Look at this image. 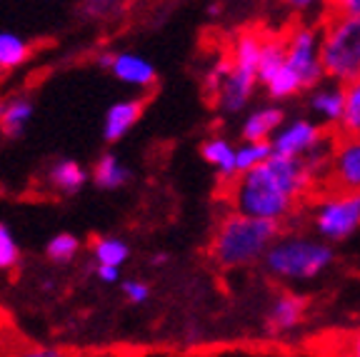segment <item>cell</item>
<instances>
[{
    "label": "cell",
    "instance_id": "cell-18",
    "mask_svg": "<svg viewBox=\"0 0 360 357\" xmlns=\"http://www.w3.org/2000/svg\"><path fill=\"white\" fill-rule=\"evenodd\" d=\"M90 173L75 160H58L53 162L48 180H51L53 190L63 193V195H75L78 190H83V185L88 183Z\"/></svg>",
    "mask_w": 360,
    "mask_h": 357
},
{
    "label": "cell",
    "instance_id": "cell-24",
    "mask_svg": "<svg viewBox=\"0 0 360 357\" xmlns=\"http://www.w3.org/2000/svg\"><path fill=\"white\" fill-rule=\"evenodd\" d=\"M340 130L345 135L360 138V80L345 85V112H343Z\"/></svg>",
    "mask_w": 360,
    "mask_h": 357
},
{
    "label": "cell",
    "instance_id": "cell-20",
    "mask_svg": "<svg viewBox=\"0 0 360 357\" xmlns=\"http://www.w3.org/2000/svg\"><path fill=\"white\" fill-rule=\"evenodd\" d=\"M93 257L96 265H108V268H123L130 260V245L123 238H112V235H103L93 242Z\"/></svg>",
    "mask_w": 360,
    "mask_h": 357
},
{
    "label": "cell",
    "instance_id": "cell-6",
    "mask_svg": "<svg viewBox=\"0 0 360 357\" xmlns=\"http://www.w3.org/2000/svg\"><path fill=\"white\" fill-rule=\"evenodd\" d=\"M285 53L288 67L298 75L305 90H313L326 80L321 60V28L310 22H298L292 25L285 35Z\"/></svg>",
    "mask_w": 360,
    "mask_h": 357
},
{
    "label": "cell",
    "instance_id": "cell-19",
    "mask_svg": "<svg viewBox=\"0 0 360 357\" xmlns=\"http://www.w3.org/2000/svg\"><path fill=\"white\" fill-rule=\"evenodd\" d=\"M90 178H93V183L103 190H118L130 180V170L118 155L105 152V155L98 157L96 168H93Z\"/></svg>",
    "mask_w": 360,
    "mask_h": 357
},
{
    "label": "cell",
    "instance_id": "cell-10",
    "mask_svg": "<svg viewBox=\"0 0 360 357\" xmlns=\"http://www.w3.org/2000/svg\"><path fill=\"white\" fill-rule=\"evenodd\" d=\"M308 108L310 115L315 117V123L321 128H330V125L343 123V112H345V85L338 83H321L318 88L310 90L308 95Z\"/></svg>",
    "mask_w": 360,
    "mask_h": 357
},
{
    "label": "cell",
    "instance_id": "cell-26",
    "mask_svg": "<svg viewBox=\"0 0 360 357\" xmlns=\"http://www.w3.org/2000/svg\"><path fill=\"white\" fill-rule=\"evenodd\" d=\"M20 263V245L6 223H0V270H15Z\"/></svg>",
    "mask_w": 360,
    "mask_h": 357
},
{
    "label": "cell",
    "instance_id": "cell-13",
    "mask_svg": "<svg viewBox=\"0 0 360 357\" xmlns=\"http://www.w3.org/2000/svg\"><path fill=\"white\" fill-rule=\"evenodd\" d=\"M283 125H285V112L281 105H260L243 117L240 138L243 143H270Z\"/></svg>",
    "mask_w": 360,
    "mask_h": 357
},
{
    "label": "cell",
    "instance_id": "cell-8",
    "mask_svg": "<svg viewBox=\"0 0 360 357\" xmlns=\"http://www.w3.org/2000/svg\"><path fill=\"white\" fill-rule=\"evenodd\" d=\"M328 175L338 190L360 193V138L343 135L338 143H333Z\"/></svg>",
    "mask_w": 360,
    "mask_h": 357
},
{
    "label": "cell",
    "instance_id": "cell-29",
    "mask_svg": "<svg viewBox=\"0 0 360 357\" xmlns=\"http://www.w3.org/2000/svg\"><path fill=\"white\" fill-rule=\"evenodd\" d=\"M96 275H98V280H101V283H105V285L123 283V280H120V268H108V265H98Z\"/></svg>",
    "mask_w": 360,
    "mask_h": 357
},
{
    "label": "cell",
    "instance_id": "cell-14",
    "mask_svg": "<svg viewBox=\"0 0 360 357\" xmlns=\"http://www.w3.org/2000/svg\"><path fill=\"white\" fill-rule=\"evenodd\" d=\"M141 112H143V103L135 100V98L112 103L105 110V117H103V140L105 143L123 140L135 128V123L141 120Z\"/></svg>",
    "mask_w": 360,
    "mask_h": 357
},
{
    "label": "cell",
    "instance_id": "cell-30",
    "mask_svg": "<svg viewBox=\"0 0 360 357\" xmlns=\"http://www.w3.org/2000/svg\"><path fill=\"white\" fill-rule=\"evenodd\" d=\"M333 8H335L338 15L360 18V0H340V3H335Z\"/></svg>",
    "mask_w": 360,
    "mask_h": 357
},
{
    "label": "cell",
    "instance_id": "cell-7",
    "mask_svg": "<svg viewBox=\"0 0 360 357\" xmlns=\"http://www.w3.org/2000/svg\"><path fill=\"white\" fill-rule=\"evenodd\" d=\"M273 145V155L281 157H295V160H308L318 150L330 145L326 130L321 125L310 120V117H292L285 120L281 130L270 140Z\"/></svg>",
    "mask_w": 360,
    "mask_h": 357
},
{
    "label": "cell",
    "instance_id": "cell-11",
    "mask_svg": "<svg viewBox=\"0 0 360 357\" xmlns=\"http://www.w3.org/2000/svg\"><path fill=\"white\" fill-rule=\"evenodd\" d=\"M110 75L118 80V83L128 85V88H138V90L153 88L158 80L155 65H153L148 58H143L141 53H130V51L115 53L112 65H110Z\"/></svg>",
    "mask_w": 360,
    "mask_h": 357
},
{
    "label": "cell",
    "instance_id": "cell-12",
    "mask_svg": "<svg viewBox=\"0 0 360 357\" xmlns=\"http://www.w3.org/2000/svg\"><path fill=\"white\" fill-rule=\"evenodd\" d=\"M258 75L248 73V70H240V67H233L231 78L225 80L223 90L218 93L215 103L218 108L225 112V115H236V112L245 110L248 103L253 100L255 88H258Z\"/></svg>",
    "mask_w": 360,
    "mask_h": 357
},
{
    "label": "cell",
    "instance_id": "cell-31",
    "mask_svg": "<svg viewBox=\"0 0 360 357\" xmlns=\"http://www.w3.org/2000/svg\"><path fill=\"white\" fill-rule=\"evenodd\" d=\"M343 357H360V327L348 337V342H345V350H343Z\"/></svg>",
    "mask_w": 360,
    "mask_h": 357
},
{
    "label": "cell",
    "instance_id": "cell-1",
    "mask_svg": "<svg viewBox=\"0 0 360 357\" xmlns=\"http://www.w3.org/2000/svg\"><path fill=\"white\" fill-rule=\"evenodd\" d=\"M315 180L318 173L305 160L273 155L258 170L238 175L228 188V200L233 212L281 225L300 197L308 195Z\"/></svg>",
    "mask_w": 360,
    "mask_h": 357
},
{
    "label": "cell",
    "instance_id": "cell-27",
    "mask_svg": "<svg viewBox=\"0 0 360 357\" xmlns=\"http://www.w3.org/2000/svg\"><path fill=\"white\" fill-rule=\"evenodd\" d=\"M120 292H123V297L128 302H133V305H143V302L150 300V285L146 283V280H123L120 283Z\"/></svg>",
    "mask_w": 360,
    "mask_h": 357
},
{
    "label": "cell",
    "instance_id": "cell-3",
    "mask_svg": "<svg viewBox=\"0 0 360 357\" xmlns=\"http://www.w3.org/2000/svg\"><path fill=\"white\" fill-rule=\"evenodd\" d=\"M335 260V252L321 238L305 233L281 235L268 255L263 257V268L270 278L281 283H308L321 278Z\"/></svg>",
    "mask_w": 360,
    "mask_h": 357
},
{
    "label": "cell",
    "instance_id": "cell-34",
    "mask_svg": "<svg viewBox=\"0 0 360 357\" xmlns=\"http://www.w3.org/2000/svg\"><path fill=\"white\" fill-rule=\"evenodd\" d=\"M3 108H6V103H0V115H3Z\"/></svg>",
    "mask_w": 360,
    "mask_h": 357
},
{
    "label": "cell",
    "instance_id": "cell-17",
    "mask_svg": "<svg viewBox=\"0 0 360 357\" xmlns=\"http://www.w3.org/2000/svg\"><path fill=\"white\" fill-rule=\"evenodd\" d=\"M35 105L30 98L25 95H15L6 103L3 108V115H0V133L6 138H20L28 128V123L33 120Z\"/></svg>",
    "mask_w": 360,
    "mask_h": 357
},
{
    "label": "cell",
    "instance_id": "cell-2",
    "mask_svg": "<svg viewBox=\"0 0 360 357\" xmlns=\"http://www.w3.org/2000/svg\"><path fill=\"white\" fill-rule=\"evenodd\" d=\"M281 238V225L265 223L240 215V212H228L218 223L210 242V255L225 270L250 268L255 263H263V257L273 247V242Z\"/></svg>",
    "mask_w": 360,
    "mask_h": 357
},
{
    "label": "cell",
    "instance_id": "cell-32",
    "mask_svg": "<svg viewBox=\"0 0 360 357\" xmlns=\"http://www.w3.org/2000/svg\"><path fill=\"white\" fill-rule=\"evenodd\" d=\"M112 58H115V53H101V56H98V65H101L103 70H108V73H110Z\"/></svg>",
    "mask_w": 360,
    "mask_h": 357
},
{
    "label": "cell",
    "instance_id": "cell-9",
    "mask_svg": "<svg viewBox=\"0 0 360 357\" xmlns=\"http://www.w3.org/2000/svg\"><path fill=\"white\" fill-rule=\"evenodd\" d=\"M305 297L298 292H278L265 310V327L270 335H288L298 327L305 318Z\"/></svg>",
    "mask_w": 360,
    "mask_h": 357
},
{
    "label": "cell",
    "instance_id": "cell-33",
    "mask_svg": "<svg viewBox=\"0 0 360 357\" xmlns=\"http://www.w3.org/2000/svg\"><path fill=\"white\" fill-rule=\"evenodd\" d=\"M168 263V255H165V252H158L155 257H153V265H165Z\"/></svg>",
    "mask_w": 360,
    "mask_h": 357
},
{
    "label": "cell",
    "instance_id": "cell-22",
    "mask_svg": "<svg viewBox=\"0 0 360 357\" xmlns=\"http://www.w3.org/2000/svg\"><path fill=\"white\" fill-rule=\"evenodd\" d=\"M80 252V240L75 238L73 233H58L53 235L48 245H45V255L51 263H58V265H68L73 263L75 257Z\"/></svg>",
    "mask_w": 360,
    "mask_h": 357
},
{
    "label": "cell",
    "instance_id": "cell-28",
    "mask_svg": "<svg viewBox=\"0 0 360 357\" xmlns=\"http://www.w3.org/2000/svg\"><path fill=\"white\" fill-rule=\"evenodd\" d=\"M11 357H63V352L58 347H28V350H20Z\"/></svg>",
    "mask_w": 360,
    "mask_h": 357
},
{
    "label": "cell",
    "instance_id": "cell-16",
    "mask_svg": "<svg viewBox=\"0 0 360 357\" xmlns=\"http://www.w3.org/2000/svg\"><path fill=\"white\" fill-rule=\"evenodd\" d=\"M288 67V53H285V35L268 33L263 35V51H260V65H258V83L268 85L273 78L283 73Z\"/></svg>",
    "mask_w": 360,
    "mask_h": 357
},
{
    "label": "cell",
    "instance_id": "cell-25",
    "mask_svg": "<svg viewBox=\"0 0 360 357\" xmlns=\"http://www.w3.org/2000/svg\"><path fill=\"white\" fill-rule=\"evenodd\" d=\"M231 70H233L231 58H228V56L215 58V60L210 63L208 70H205V78H202V88H205V93L218 98V93L223 90L225 80L231 78Z\"/></svg>",
    "mask_w": 360,
    "mask_h": 357
},
{
    "label": "cell",
    "instance_id": "cell-23",
    "mask_svg": "<svg viewBox=\"0 0 360 357\" xmlns=\"http://www.w3.org/2000/svg\"><path fill=\"white\" fill-rule=\"evenodd\" d=\"M270 157H273L270 143H240L238 145V173L245 175L250 170H258Z\"/></svg>",
    "mask_w": 360,
    "mask_h": 357
},
{
    "label": "cell",
    "instance_id": "cell-5",
    "mask_svg": "<svg viewBox=\"0 0 360 357\" xmlns=\"http://www.w3.org/2000/svg\"><path fill=\"white\" fill-rule=\"evenodd\" d=\"M315 235L323 242H343L360 230V193L333 188L315 202L310 215Z\"/></svg>",
    "mask_w": 360,
    "mask_h": 357
},
{
    "label": "cell",
    "instance_id": "cell-21",
    "mask_svg": "<svg viewBox=\"0 0 360 357\" xmlns=\"http://www.w3.org/2000/svg\"><path fill=\"white\" fill-rule=\"evenodd\" d=\"M30 56V45L22 35L13 30H0V70H13L22 65Z\"/></svg>",
    "mask_w": 360,
    "mask_h": 357
},
{
    "label": "cell",
    "instance_id": "cell-15",
    "mask_svg": "<svg viewBox=\"0 0 360 357\" xmlns=\"http://www.w3.org/2000/svg\"><path fill=\"white\" fill-rule=\"evenodd\" d=\"M200 155L228 183H233L240 175L238 173V145H233L228 138H220V135L208 138L200 145Z\"/></svg>",
    "mask_w": 360,
    "mask_h": 357
},
{
    "label": "cell",
    "instance_id": "cell-4",
    "mask_svg": "<svg viewBox=\"0 0 360 357\" xmlns=\"http://www.w3.org/2000/svg\"><path fill=\"white\" fill-rule=\"evenodd\" d=\"M321 60L330 83L350 85L360 80V18L328 15L321 28Z\"/></svg>",
    "mask_w": 360,
    "mask_h": 357
}]
</instances>
